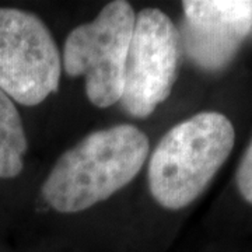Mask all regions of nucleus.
Returning a JSON list of instances; mask_svg holds the SVG:
<instances>
[{
	"mask_svg": "<svg viewBox=\"0 0 252 252\" xmlns=\"http://www.w3.org/2000/svg\"><path fill=\"white\" fill-rule=\"evenodd\" d=\"M181 45L205 70H220L251 35L250 0H185Z\"/></svg>",
	"mask_w": 252,
	"mask_h": 252,
	"instance_id": "nucleus-6",
	"label": "nucleus"
},
{
	"mask_svg": "<svg viewBox=\"0 0 252 252\" xmlns=\"http://www.w3.org/2000/svg\"><path fill=\"white\" fill-rule=\"evenodd\" d=\"M28 142L14 101L0 90V180L18 177L24 168Z\"/></svg>",
	"mask_w": 252,
	"mask_h": 252,
	"instance_id": "nucleus-7",
	"label": "nucleus"
},
{
	"mask_svg": "<svg viewBox=\"0 0 252 252\" xmlns=\"http://www.w3.org/2000/svg\"><path fill=\"white\" fill-rule=\"evenodd\" d=\"M235 182H237V189L244 200L252 205V139L238 164Z\"/></svg>",
	"mask_w": 252,
	"mask_h": 252,
	"instance_id": "nucleus-8",
	"label": "nucleus"
},
{
	"mask_svg": "<svg viewBox=\"0 0 252 252\" xmlns=\"http://www.w3.org/2000/svg\"><path fill=\"white\" fill-rule=\"evenodd\" d=\"M180 31L162 10L146 7L136 14L119 99L125 112L147 118L170 97L178 76Z\"/></svg>",
	"mask_w": 252,
	"mask_h": 252,
	"instance_id": "nucleus-5",
	"label": "nucleus"
},
{
	"mask_svg": "<svg viewBox=\"0 0 252 252\" xmlns=\"http://www.w3.org/2000/svg\"><path fill=\"white\" fill-rule=\"evenodd\" d=\"M251 34H252V31H251Z\"/></svg>",
	"mask_w": 252,
	"mask_h": 252,
	"instance_id": "nucleus-9",
	"label": "nucleus"
},
{
	"mask_svg": "<svg viewBox=\"0 0 252 252\" xmlns=\"http://www.w3.org/2000/svg\"><path fill=\"white\" fill-rule=\"evenodd\" d=\"M235 144L233 122L203 111L172 126L152 152L149 190L164 209L181 210L205 192Z\"/></svg>",
	"mask_w": 252,
	"mask_h": 252,
	"instance_id": "nucleus-2",
	"label": "nucleus"
},
{
	"mask_svg": "<svg viewBox=\"0 0 252 252\" xmlns=\"http://www.w3.org/2000/svg\"><path fill=\"white\" fill-rule=\"evenodd\" d=\"M135 20L136 13L129 1L114 0L93 21L70 31L64 41V72L70 77H84L86 95L98 108H108L122 97Z\"/></svg>",
	"mask_w": 252,
	"mask_h": 252,
	"instance_id": "nucleus-3",
	"label": "nucleus"
},
{
	"mask_svg": "<svg viewBox=\"0 0 252 252\" xmlns=\"http://www.w3.org/2000/svg\"><path fill=\"white\" fill-rule=\"evenodd\" d=\"M62 56L54 35L34 13L0 7V90L35 107L59 90Z\"/></svg>",
	"mask_w": 252,
	"mask_h": 252,
	"instance_id": "nucleus-4",
	"label": "nucleus"
},
{
	"mask_svg": "<svg viewBox=\"0 0 252 252\" xmlns=\"http://www.w3.org/2000/svg\"><path fill=\"white\" fill-rule=\"evenodd\" d=\"M149 153V137L135 125L91 132L58 158L41 195L59 213L84 212L129 185Z\"/></svg>",
	"mask_w": 252,
	"mask_h": 252,
	"instance_id": "nucleus-1",
	"label": "nucleus"
}]
</instances>
